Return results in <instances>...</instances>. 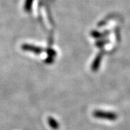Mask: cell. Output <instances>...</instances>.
<instances>
[{"mask_svg": "<svg viewBox=\"0 0 130 130\" xmlns=\"http://www.w3.org/2000/svg\"><path fill=\"white\" fill-rule=\"evenodd\" d=\"M48 124L50 125V126H51L53 129L57 130L58 129H59V125L58 122H57V121H56L54 118H52V117H49V118L48 119Z\"/></svg>", "mask_w": 130, "mask_h": 130, "instance_id": "2", "label": "cell"}, {"mask_svg": "<svg viewBox=\"0 0 130 130\" xmlns=\"http://www.w3.org/2000/svg\"><path fill=\"white\" fill-rule=\"evenodd\" d=\"M93 115L94 117L101 119H106L109 121H115L117 119L118 116L116 113L111 111H105L101 110H96L93 112Z\"/></svg>", "mask_w": 130, "mask_h": 130, "instance_id": "1", "label": "cell"}, {"mask_svg": "<svg viewBox=\"0 0 130 130\" xmlns=\"http://www.w3.org/2000/svg\"><path fill=\"white\" fill-rule=\"evenodd\" d=\"M101 59V56L100 55H98L97 56V58L95 59V61H93V65H92V70L93 72H95L97 71L98 69L99 68V66H100V61Z\"/></svg>", "mask_w": 130, "mask_h": 130, "instance_id": "3", "label": "cell"}, {"mask_svg": "<svg viewBox=\"0 0 130 130\" xmlns=\"http://www.w3.org/2000/svg\"><path fill=\"white\" fill-rule=\"evenodd\" d=\"M23 48V49H25V50L32 51H34L35 53H36V54H38V53H40V52H41V49H40L39 48L32 47V46H24Z\"/></svg>", "mask_w": 130, "mask_h": 130, "instance_id": "4", "label": "cell"}]
</instances>
